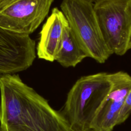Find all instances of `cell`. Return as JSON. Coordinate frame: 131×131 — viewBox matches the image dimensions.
<instances>
[{
    "instance_id": "cell-1",
    "label": "cell",
    "mask_w": 131,
    "mask_h": 131,
    "mask_svg": "<svg viewBox=\"0 0 131 131\" xmlns=\"http://www.w3.org/2000/svg\"><path fill=\"white\" fill-rule=\"evenodd\" d=\"M0 131H71L61 112L18 75L0 76Z\"/></svg>"
},
{
    "instance_id": "cell-2",
    "label": "cell",
    "mask_w": 131,
    "mask_h": 131,
    "mask_svg": "<svg viewBox=\"0 0 131 131\" xmlns=\"http://www.w3.org/2000/svg\"><path fill=\"white\" fill-rule=\"evenodd\" d=\"M112 87L110 73L79 78L68 93L61 113L71 131H91L92 122Z\"/></svg>"
},
{
    "instance_id": "cell-3",
    "label": "cell",
    "mask_w": 131,
    "mask_h": 131,
    "mask_svg": "<svg viewBox=\"0 0 131 131\" xmlns=\"http://www.w3.org/2000/svg\"><path fill=\"white\" fill-rule=\"evenodd\" d=\"M60 8L88 57L104 63L113 54L103 36L94 3L89 0H62Z\"/></svg>"
},
{
    "instance_id": "cell-4",
    "label": "cell",
    "mask_w": 131,
    "mask_h": 131,
    "mask_svg": "<svg viewBox=\"0 0 131 131\" xmlns=\"http://www.w3.org/2000/svg\"><path fill=\"white\" fill-rule=\"evenodd\" d=\"M94 10L112 54L124 55L131 37V0H98Z\"/></svg>"
},
{
    "instance_id": "cell-5",
    "label": "cell",
    "mask_w": 131,
    "mask_h": 131,
    "mask_svg": "<svg viewBox=\"0 0 131 131\" xmlns=\"http://www.w3.org/2000/svg\"><path fill=\"white\" fill-rule=\"evenodd\" d=\"M53 0H0V27L29 35L43 21Z\"/></svg>"
},
{
    "instance_id": "cell-6",
    "label": "cell",
    "mask_w": 131,
    "mask_h": 131,
    "mask_svg": "<svg viewBox=\"0 0 131 131\" xmlns=\"http://www.w3.org/2000/svg\"><path fill=\"white\" fill-rule=\"evenodd\" d=\"M35 57V42L29 35L0 27V76L27 69Z\"/></svg>"
},
{
    "instance_id": "cell-7",
    "label": "cell",
    "mask_w": 131,
    "mask_h": 131,
    "mask_svg": "<svg viewBox=\"0 0 131 131\" xmlns=\"http://www.w3.org/2000/svg\"><path fill=\"white\" fill-rule=\"evenodd\" d=\"M111 89L101 105L91 126V131H112L125 98L131 88V76L119 71L110 73Z\"/></svg>"
},
{
    "instance_id": "cell-8",
    "label": "cell",
    "mask_w": 131,
    "mask_h": 131,
    "mask_svg": "<svg viewBox=\"0 0 131 131\" xmlns=\"http://www.w3.org/2000/svg\"><path fill=\"white\" fill-rule=\"evenodd\" d=\"M68 25L62 12L56 7L54 8L40 32L36 47L39 58L50 62L55 60L64 30Z\"/></svg>"
},
{
    "instance_id": "cell-9",
    "label": "cell",
    "mask_w": 131,
    "mask_h": 131,
    "mask_svg": "<svg viewBox=\"0 0 131 131\" xmlns=\"http://www.w3.org/2000/svg\"><path fill=\"white\" fill-rule=\"evenodd\" d=\"M86 57V54L68 25L64 30L55 60L65 68L75 67Z\"/></svg>"
},
{
    "instance_id": "cell-10",
    "label": "cell",
    "mask_w": 131,
    "mask_h": 131,
    "mask_svg": "<svg viewBox=\"0 0 131 131\" xmlns=\"http://www.w3.org/2000/svg\"><path fill=\"white\" fill-rule=\"evenodd\" d=\"M131 115V88L127 93L120 111L117 125L123 123Z\"/></svg>"
},
{
    "instance_id": "cell-11",
    "label": "cell",
    "mask_w": 131,
    "mask_h": 131,
    "mask_svg": "<svg viewBox=\"0 0 131 131\" xmlns=\"http://www.w3.org/2000/svg\"><path fill=\"white\" fill-rule=\"evenodd\" d=\"M128 49H131V37L129 40V45H128Z\"/></svg>"
},
{
    "instance_id": "cell-12",
    "label": "cell",
    "mask_w": 131,
    "mask_h": 131,
    "mask_svg": "<svg viewBox=\"0 0 131 131\" xmlns=\"http://www.w3.org/2000/svg\"><path fill=\"white\" fill-rule=\"evenodd\" d=\"M89 1L92 2L93 3H96L97 1H98V0H89Z\"/></svg>"
}]
</instances>
